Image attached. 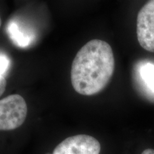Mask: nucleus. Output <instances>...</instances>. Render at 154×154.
<instances>
[{"instance_id":"nucleus-2","label":"nucleus","mask_w":154,"mask_h":154,"mask_svg":"<svg viewBox=\"0 0 154 154\" xmlns=\"http://www.w3.org/2000/svg\"><path fill=\"white\" fill-rule=\"evenodd\" d=\"M27 105L22 96L12 94L0 100V131H11L24 124Z\"/></svg>"},{"instance_id":"nucleus-3","label":"nucleus","mask_w":154,"mask_h":154,"mask_svg":"<svg viewBox=\"0 0 154 154\" xmlns=\"http://www.w3.org/2000/svg\"><path fill=\"white\" fill-rule=\"evenodd\" d=\"M136 34L140 47L154 53V0L148 2L138 12Z\"/></svg>"},{"instance_id":"nucleus-5","label":"nucleus","mask_w":154,"mask_h":154,"mask_svg":"<svg viewBox=\"0 0 154 154\" xmlns=\"http://www.w3.org/2000/svg\"><path fill=\"white\" fill-rule=\"evenodd\" d=\"M7 31L11 41L19 47H27L35 38L34 34L29 28L16 20H12L9 23Z\"/></svg>"},{"instance_id":"nucleus-4","label":"nucleus","mask_w":154,"mask_h":154,"mask_svg":"<svg viewBox=\"0 0 154 154\" xmlns=\"http://www.w3.org/2000/svg\"><path fill=\"white\" fill-rule=\"evenodd\" d=\"M101 144L96 138L86 134L70 136L61 142L52 154H99Z\"/></svg>"},{"instance_id":"nucleus-9","label":"nucleus","mask_w":154,"mask_h":154,"mask_svg":"<svg viewBox=\"0 0 154 154\" xmlns=\"http://www.w3.org/2000/svg\"><path fill=\"white\" fill-rule=\"evenodd\" d=\"M141 154H154V150L151 149H148L144 150Z\"/></svg>"},{"instance_id":"nucleus-10","label":"nucleus","mask_w":154,"mask_h":154,"mask_svg":"<svg viewBox=\"0 0 154 154\" xmlns=\"http://www.w3.org/2000/svg\"><path fill=\"white\" fill-rule=\"evenodd\" d=\"M2 25V19H1V17H0V26H1Z\"/></svg>"},{"instance_id":"nucleus-6","label":"nucleus","mask_w":154,"mask_h":154,"mask_svg":"<svg viewBox=\"0 0 154 154\" xmlns=\"http://www.w3.org/2000/svg\"><path fill=\"white\" fill-rule=\"evenodd\" d=\"M140 74L147 87L154 92V65L151 63L144 65L141 69Z\"/></svg>"},{"instance_id":"nucleus-7","label":"nucleus","mask_w":154,"mask_h":154,"mask_svg":"<svg viewBox=\"0 0 154 154\" xmlns=\"http://www.w3.org/2000/svg\"><path fill=\"white\" fill-rule=\"evenodd\" d=\"M11 66V60L9 56L0 51V79L5 78Z\"/></svg>"},{"instance_id":"nucleus-8","label":"nucleus","mask_w":154,"mask_h":154,"mask_svg":"<svg viewBox=\"0 0 154 154\" xmlns=\"http://www.w3.org/2000/svg\"><path fill=\"white\" fill-rule=\"evenodd\" d=\"M6 86H7V81L5 78L0 79V96L5 91Z\"/></svg>"},{"instance_id":"nucleus-1","label":"nucleus","mask_w":154,"mask_h":154,"mask_svg":"<svg viewBox=\"0 0 154 154\" xmlns=\"http://www.w3.org/2000/svg\"><path fill=\"white\" fill-rule=\"evenodd\" d=\"M115 68L112 48L107 42L93 39L76 54L72 62L71 80L77 93L92 96L110 82Z\"/></svg>"}]
</instances>
